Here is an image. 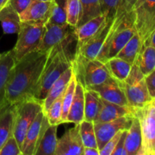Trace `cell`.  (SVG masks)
Returning a JSON list of instances; mask_svg holds the SVG:
<instances>
[{
    "instance_id": "obj_1",
    "label": "cell",
    "mask_w": 155,
    "mask_h": 155,
    "mask_svg": "<svg viewBox=\"0 0 155 155\" xmlns=\"http://www.w3.org/2000/svg\"><path fill=\"white\" fill-rule=\"evenodd\" d=\"M49 50L28 53L16 61L12 68L5 89V99L14 104L33 98V91L43 70Z\"/></svg>"
},
{
    "instance_id": "obj_2",
    "label": "cell",
    "mask_w": 155,
    "mask_h": 155,
    "mask_svg": "<svg viewBox=\"0 0 155 155\" xmlns=\"http://www.w3.org/2000/svg\"><path fill=\"white\" fill-rule=\"evenodd\" d=\"M127 12L118 11L114 19L106 20L102 28L94 36L82 45L77 46V53L89 59H96L105 63L107 60L111 38Z\"/></svg>"
},
{
    "instance_id": "obj_3",
    "label": "cell",
    "mask_w": 155,
    "mask_h": 155,
    "mask_svg": "<svg viewBox=\"0 0 155 155\" xmlns=\"http://www.w3.org/2000/svg\"><path fill=\"white\" fill-rule=\"evenodd\" d=\"M72 69L77 80L84 89L101 84L111 77L105 64L96 59L86 58L77 52Z\"/></svg>"
},
{
    "instance_id": "obj_4",
    "label": "cell",
    "mask_w": 155,
    "mask_h": 155,
    "mask_svg": "<svg viewBox=\"0 0 155 155\" xmlns=\"http://www.w3.org/2000/svg\"><path fill=\"white\" fill-rule=\"evenodd\" d=\"M133 115L139 120L142 137L138 155H155V98L133 107Z\"/></svg>"
},
{
    "instance_id": "obj_5",
    "label": "cell",
    "mask_w": 155,
    "mask_h": 155,
    "mask_svg": "<svg viewBox=\"0 0 155 155\" xmlns=\"http://www.w3.org/2000/svg\"><path fill=\"white\" fill-rule=\"evenodd\" d=\"M14 107V123L12 136L15 138L20 148L29 127L36 115L42 110V102L34 98H27L16 103Z\"/></svg>"
},
{
    "instance_id": "obj_6",
    "label": "cell",
    "mask_w": 155,
    "mask_h": 155,
    "mask_svg": "<svg viewBox=\"0 0 155 155\" xmlns=\"http://www.w3.org/2000/svg\"><path fill=\"white\" fill-rule=\"evenodd\" d=\"M45 29V21H21L18 40L12 48L16 61L36 49Z\"/></svg>"
},
{
    "instance_id": "obj_7",
    "label": "cell",
    "mask_w": 155,
    "mask_h": 155,
    "mask_svg": "<svg viewBox=\"0 0 155 155\" xmlns=\"http://www.w3.org/2000/svg\"><path fill=\"white\" fill-rule=\"evenodd\" d=\"M154 5L155 0H137L133 5L134 27L142 45L155 31Z\"/></svg>"
},
{
    "instance_id": "obj_8",
    "label": "cell",
    "mask_w": 155,
    "mask_h": 155,
    "mask_svg": "<svg viewBox=\"0 0 155 155\" xmlns=\"http://www.w3.org/2000/svg\"><path fill=\"white\" fill-rule=\"evenodd\" d=\"M133 115L125 116L108 122L94 124L95 137L98 151L104 147L107 141L120 130H127L131 124Z\"/></svg>"
},
{
    "instance_id": "obj_9",
    "label": "cell",
    "mask_w": 155,
    "mask_h": 155,
    "mask_svg": "<svg viewBox=\"0 0 155 155\" xmlns=\"http://www.w3.org/2000/svg\"><path fill=\"white\" fill-rule=\"evenodd\" d=\"M85 89L94 91L100 98L110 103L122 106H130L120 84L112 77L101 84L91 86Z\"/></svg>"
},
{
    "instance_id": "obj_10",
    "label": "cell",
    "mask_w": 155,
    "mask_h": 155,
    "mask_svg": "<svg viewBox=\"0 0 155 155\" xmlns=\"http://www.w3.org/2000/svg\"><path fill=\"white\" fill-rule=\"evenodd\" d=\"M80 124H75L58 139L54 155H83V146L80 136Z\"/></svg>"
},
{
    "instance_id": "obj_11",
    "label": "cell",
    "mask_w": 155,
    "mask_h": 155,
    "mask_svg": "<svg viewBox=\"0 0 155 155\" xmlns=\"http://www.w3.org/2000/svg\"><path fill=\"white\" fill-rule=\"evenodd\" d=\"M45 31L36 50L42 51H48L51 48L61 42L72 33L74 27L68 23L63 24H53L45 27Z\"/></svg>"
},
{
    "instance_id": "obj_12",
    "label": "cell",
    "mask_w": 155,
    "mask_h": 155,
    "mask_svg": "<svg viewBox=\"0 0 155 155\" xmlns=\"http://www.w3.org/2000/svg\"><path fill=\"white\" fill-rule=\"evenodd\" d=\"M130 107H136L146 104L152 99L149 95L145 82V77L133 83L119 82Z\"/></svg>"
},
{
    "instance_id": "obj_13",
    "label": "cell",
    "mask_w": 155,
    "mask_h": 155,
    "mask_svg": "<svg viewBox=\"0 0 155 155\" xmlns=\"http://www.w3.org/2000/svg\"><path fill=\"white\" fill-rule=\"evenodd\" d=\"M52 2L33 0L26 10L19 15L21 21H45L50 18L53 7Z\"/></svg>"
},
{
    "instance_id": "obj_14",
    "label": "cell",
    "mask_w": 155,
    "mask_h": 155,
    "mask_svg": "<svg viewBox=\"0 0 155 155\" xmlns=\"http://www.w3.org/2000/svg\"><path fill=\"white\" fill-rule=\"evenodd\" d=\"M130 115H133V107L130 106L119 105L101 98L100 110L93 121V124L108 122Z\"/></svg>"
},
{
    "instance_id": "obj_15",
    "label": "cell",
    "mask_w": 155,
    "mask_h": 155,
    "mask_svg": "<svg viewBox=\"0 0 155 155\" xmlns=\"http://www.w3.org/2000/svg\"><path fill=\"white\" fill-rule=\"evenodd\" d=\"M43 117L44 113L42 112V110H41L36 115L35 120L26 133L21 148L22 155L35 154L36 150V145H37L39 137L41 124H42Z\"/></svg>"
},
{
    "instance_id": "obj_16",
    "label": "cell",
    "mask_w": 155,
    "mask_h": 155,
    "mask_svg": "<svg viewBox=\"0 0 155 155\" xmlns=\"http://www.w3.org/2000/svg\"><path fill=\"white\" fill-rule=\"evenodd\" d=\"M84 91L83 86L77 82L74 98L67 117V123L80 124L84 120Z\"/></svg>"
},
{
    "instance_id": "obj_17",
    "label": "cell",
    "mask_w": 155,
    "mask_h": 155,
    "mask_svg": "<svg viewBox=\"0 0 155 155\" xmlns=\"http://www.w3.org/2000/svg\"><path fill=\"white\" fill-rule=\"evenodd\" d=\"M105 23V16L104 15H101L89 20L79 27H75L77 38V46L83 44L92 36H95L102 28Z\"/></svg>"
},
{
    "instance_id": "obj_18",
    "label": "cell",
    "mask_w": 155,
    "mask_h": 155,
    "mask_svg": "<svg viewBox=\"0 0 155 155\" xmlns=\"http://www.w3.org/2000/svg\"><path fill=\"white\" fill-rule=\"evenodd\" d=\"M72 74L73 69L72 66H71V68L67 69L61 74V76L53 83L51 89H49L46 97H45V99L43 100V102H42V112L44 114L46 113L47 110L50 107L51 103L54 101V100L64 92Z\"/></svg>"
},
{
    "instance_id": "obj_19",
    "label": "cell",
    "mask_w": 155,
    "mask_h": 155,
    "mask_svg": "<svg viewBox=\"0 0 155 155\" xmlns=\"http://www.w3.org/2000/svg\"><path fill=\"white\" fill-rule=\"evenodd\" d=\"M16 63L13 50L2 54L0 58V104L6 101L5 89L12 68Z\"/></svg>"
},
{
    "instance_id": "obj_20",
    "label": "cell",
    "mask_w": 155,
    "mask_h": 155,
    "mask_svg": "<svg viewBox=\"0 0 155 155\" xmlns=\"http://www.w3.org/2000/svg\"><path fill=\"white\" fill-rule=\"evenodd\" d=\"M0 23L5 34H15L19 32L21 26L19 14L9 3L0 11Z\"/></svg>"
},
{
    "instance_id": "obj_21",
    "label": "cell",
    "mask_w": 155,
    "mask_h": 155,
    "mask_svg": "<svg viewBox=\"0 0 155 155\" xmlns=\"http://www.w3.org/2000/svg\"><path fill=\"white\" fill-rule=\"evenodd\" d=\"M140 126L137 118L133 116L131 124L127 130L125 139V149L127 155H138L141 148Z\"/></svg>"
},
{
    "instance_id": "obj_22",
    "label": "cell",
    "mask_w": 155,
    "mask_h": 155,
    "mask_svg": "<svg viewBox=\"0 0 155 155\" xmlns=\"http://www.w3.org/2000/svg\"><path fill=\"white\" fill-rule=\"evenodd\" d=\"M15 104L8 103L0 110V149L12 136Z\"/></svg>"
},
{
    "instance_id": "obj_23",
    "label": "cell",
    "mask_w": 155,
    "mask_h": 155,
    "mask_svg": "<svg viewBox=\"0 0 155 155\" xmlns=\"http://www.w3.org/2000/svg\"><path fill=\"white\" fill-rule=\"evenodd\" d=\"M58 126L49 125L38 146L35 155H54L57 147V129Z\"/></svg>"
},
{
    "instance_id": "obj_24",
    "label": "cell",
    "mask_w": 155,
    "mask_h": 155,
    "mask_svg": "<svg viewBox=\"0 0 155 155\" xmlns=\"http://www.w3.org/2000/svg\"><path fill=\"white\" fill-rule=\"evenodd\" d=\"M104 64L110 76L118 82H123L127 79L133 65L117 57L110 58Z\"/></svg>"
},
{
    "instance_id": "obj_25",
    "label": "cell",
    "mask_w": 155,
    "mask_h": 155,
    "mask_svg": "<svg viewBox=\"0 0 155 155\" xmlns=\"http://www.w3.org/2000/svg\"><path fill=\"white\" fill-rule=\"evenodd\" d=\"M141 46L140 38L139 34L136 33L114 57L119 58L133 64L139 57Z\"/></svg>"
},
{
    "instance_id": "obj_26",
    "label": "cell",
    "mask_w": 155,
    "mask_h": 155,
    "mask_svg": "<svg viewBox=\"0 0 155 155\" xmlns=\"http://www.w3.org/2000/svg\"><path fill=\"white\" fill-rule=\"evenodd\" d=\"M101 107V98L95 92L84 91V120L93 122Z\"/></svg>"
},
{
    "instance_id": "obj_27",
    "label": "cell",
    "mask_w": 155,
    "mask_h": 155,
    "mask_svg": "<svg viewBox=\"0 0 155 155\" xmlns=\"http://www.w3.org/2000/svg\"><path fill=\"white\" fill-rule=\"evenodd\" d=\"M80 16L76 28L87 22L89 20L102 15L100 0H80Z\"/></svg>"
},
{
    "instance_id": "obj_28",
    "label": "cell",
    "mask_w": 155,
    "mask_h": 155,
    "mask_svg": "<svg viewBox=\"0 0 155 155\" xmlns=\"http://www.w3.org/2000/svg\"><path fill=\"white\" fill-rule=\"evenodd\" d=\"M144 76L155 71V46L148 45L139 53L136 61Z\"/></svg>"
},
{
    "instance_id": "obj_29",
    "label": "cell",
    "mask_w": 155,
    "mask_h": 155,
    "mask_svg": "<svg viewBox=\"0 0 155 155\" xmlns=\"http://www.w3.org/2000/svg\"><path fill=\"white\" fill-rule=\"evenodd\" d=\"M79 130L83 146L98 149L93 122L83 120L80 124Z\"/></svg>"
},
{
    "instance_id": "obj_30",
    "label": "cell",
    "mask_w": 155,
    "mask_h": 155,
    "mask_svg": "<svg viewBox=\"0 0 155 155\" xmlns=\"http://www.w3.org/2000/svg\"><path fill=\"white\" fill-rule=\"evenodd\" d=\"M66 4L67 0H54L51 16L45 23V27L67 23Z\"/></svg>"
},
{
    "instance_id": "obj_31",
    "label": "cell",
    "mask_w": 155,
    "mask_h": 155,
    "mask_svg": "<svg viewBox=\"0 0 155 155\" xmlns=\"http://www.w3.org/2000/svg\"><path fill=\"white\" fill-rule=\"evenodd\" d=\"M77 78L73 72L71 79L69 80L68 86L65 89L64 93L63 96V101H62V113L61 122V124H66L67 117H68V111H69L70 107L72 103L73 98H74V91H75L76 84H77Z\"/></svg>"
},
{
    "instance_id": "obj_32",
    "label": "cell",
    "mask_w": 155,
    "mask_h": 155,
    "mask_svg": "<svg viewBox=\"0 0 155 155\" xmlns=\"http://www.w3.org/2000/svg\"><path fill=\"white\" fill-rule=\"evenodd\" d=\"M64 93V92L54 100V101L51 103L50 107L47 110L46 113L44 114L48 119L50 125L59 126L61 124V118L62 101H63Z\"/></svg>"
},
{
    "instance_id": "obj_33",
    "label": "cell",
    "mask_w": 155,
    "mask_h": 155,
    "mask_svg": "<svg viewBox=\"0 0 155 155\" xmlns=\"http://www.w3.org/2000/svg\"><path fill=\"white\" fill-rule=\"evenodd\" d=\"M80 0H67L66 4V15L67 23L70 26L75 27L80 20Z\"/></svg>"
},
{
    "instance_id": "obj_34",
    "label": "cell",
    "mask_w": 155,
    "mask_h": 155,
    "mask_svg": "<svg viewBox=\"0 0 155 155\" xmlns=\"http://www.w3.org/2000/svg\"><path fill=\"white\" fill-rule=\"evenodd\" d=\"M102 15L105 16L106 20L114 19L117 16L120 0H100Z\"/></svg>"
},
{
    "instance_id": "obj_35",
    "label": "cell",
    "mask_w": 155,
    "mask_h": 155,
    "mask_svg": "<svg viewBox=\"0 0 155 155\" xmlns=\"http://www.w3.org/2000/svg\"><path fill=\"white\" fill-rule=\"evenodd\" d=\"M0 155H22L21 148L13 136H10L2 147Z\"/></svg>"
},
{
    "instance_id": "obj_36",
    "label": "cell",
    "mask_w": 155,
    "mask_h": 155,
    "mask_svg": "<svg viewBox=\"0 0 155 155\" xmlns=\"http://www.w3.org/2000/svg\"><path fill=\"white\" fill-rule=\"evenodd\" d=\"M125 130H120L117 132L114 136H112L110 139L107 142V143L104 145L102 148L99 151V155H111L112 152L114 150L117 144L119 142L120 138L122 135L123 132Z\"/></svg>"
},
{
    "instance_id": "obj_37",
    "label": "cell",
    "mask_w": 155,
    "mask_h": 155,
    "mask_svg": "<svg viewBox=\"0 0 155 155\" xmlns=\"http://www.w3.org/2000/svg\"><path fill=\"white\" fill-rule=\"evenodd\" d=\"M145 82L151 98H155V71L145 76Z\"/></svg>"
},
{
    "instance_id": "obj_38",
    "label": "cell",
    "mask_w": 155,
    "mask_h": 155,
    "mask_svg": "<svg viewBox=\"0 0 155 155\" xmlns=\"http://www.w3.org/2000/svg\"><path fill=\"white\" fill-rule=\"evenodd\" d=\"M32 1L33 0H9L8 3L20 15L28 8Z\"/></svg>"
},
{
    "instance_id": "obj_39",
    "label": "cell",
    "mask_w": 155,
    "mask_h": 155,
    "mask_svg": "<svg viewBox=\"0 0 155 155\" xmlns=\"http://www.w3.org/2000/svg\"><path fill=\"white\" fill-rule=\"evenodd\" d=\"M127 130H125L123 132L120 138L119 142L117 144L114 150L112 152L111 155H127V151L125 149V139L126 134H127Z\"/></svg>"
},
{
    "instance_id": "obj_40",
    "label": "cell",
    "mask_w": 155,
    "mask_h": 155,
    "mask_svg": "<svg viewBox=\"0 0 155 155\" xmlns=\"http://www.w3.org/2000/svg\"><path fill=\"white\" fill-rule=\"evenodd\" d=\"M136 1L137 0H120V5L118 10L124 12H131Z\"/></svg>"
},
{
    "instance_id": "obj_41",
    "label": "cell",
    "mask_w": 155,
    "mask_h": 155,
    "mask_svg": "<svg viewBox=\"0 0 155 155\" xmlns=\"http://www.w3.org/2000/svg\"><path fill=\"white\" fill-rule=\"evenodd\" d=\"M83 155H99V151L96 148L84 147Z\"/></svg>"
},
{
    "instance_id": "obj_42",
    "label": "cell",
    "mask_w": 155,
    "mask_h": 155,
    "mask_svg": "<svg viewBox=\"0 0 155 155\" xmlns=\"http://www.w3.org/2000/svg\"><path fill=\"white\" fill-rule=\"evenodd\" d=\"M9 0H0V11L2 10V8H4L5 6L7 4H8Z\"/></svg>"
},
{
    "instance_id": "obj_43",
    "label": "cell",
    "mask_w": 155,
    "mask_h": 155,
    "mask_svg": "<svg viewBox=\"0 0 155 155\" xmlns=\"http://www.w3.org/2000/svg\"><path fill=\"white\" fill-rule=\"evenodd\" d=\"M8 102L7 101H3L2 103H1V104H0V110H1V109L2 108V107H4V106H5L6 104H8Z\"/></svg>"
},
{
    "instance_id": "obj_44",
    "label": "cell",
    "mask_w": 155,
    "mask_h": 155,
    "mask_svg": "<svg viewBox=\"0 0 155 155\" xmlns=\"http://www.w3.org/2000/svg\"><path fill=\"white\" fill-rule=\"evenodd\" d=\"M40 1H42V2H52V1H54V0H40Z\"/></svg>"
},
{
    "instance_id": "obj_45",
    "label": "cell",
    "mask_w": 155,
    "mask_h": 155,
    "mask_svg": "<svg viewBox=\"0 0 155 155\" xmlns=\"http://www.w3.org/2000/svg\"><path fill=\"white\" fill-rule=\"evenodd\" d=\"M1 56H2V54H1V53H0V58H1Z\"/></svg>"
}]
</instances>
